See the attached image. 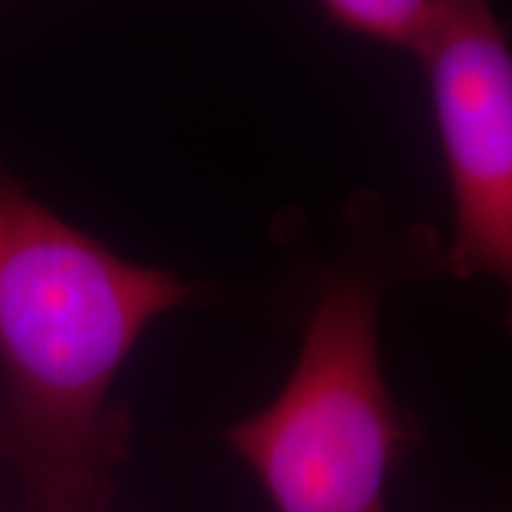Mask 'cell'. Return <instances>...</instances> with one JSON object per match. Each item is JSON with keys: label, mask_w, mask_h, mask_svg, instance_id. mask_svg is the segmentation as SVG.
Masks as SVG:
<instances>
[{"label": "cell", "mask_w": 512, "mask_h": 512, "mask_svg": "<svg viewBox=\"0 0 512 512\" xmlns=\"http://www.w3.org/2000/svg\"><path fill=\"white\" fill-rule=\"evenodd\" d=\"M192 299L0 176V425L55 512L107 491L128 434L107 403L114 377L147 325Z\"/></svg>", "instance_id": "obj_1"}, {"label": "cell", "mask_w": 512, "mask_h": 512, "mask_svg": "<svg viewBox=\"0 0 512 512\" xmlns=\"http://www.w3.org/2000/svg\"><path fill=\"white\" fill-rule=\"evenodd\" d=\"M377 304L373 278L330 280L283 392L223 432L275 512H387L389 467L415 427L380 373Z\"/></svg>", "instance_id": "obj_2"}, {"label": "cell", "mask_w": 512, "mask_h": 512, "mask_svg": "<svg viewBox=\"0 0 512 512\" xmlns=\"http://www.w3.org/2000/svg\"><path fill=\"white\" fill-rule=\"evenodd\" d=\"M451 178L456 235L444 266L489 275L508 292L512 330V53L489 5L453 3L425 60Z\"/></svg>", "instance_id": "obj_3"}, {"label": "cell", "mask_w": 512, "mask_h": 512, "mask_svg": "<svg viewBox=\"0 0 512 512\" xmlns=\"http://www.w3.org/2000/svg\"><path fill=\"white\" fill-rule=\"evenodd\" d=\"M325 17L339 29L418 55L422 62L444 36L453 3L439 0H330Z\"/></svg>", "instance_id": "obj_4"}]
</instances>
